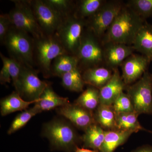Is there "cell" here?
<instances>
[{
  "mask_svg": "<svg viewBox=\"0 0 152 152\" xmlns=\"http://www.w3.org/2000/svg\"><path fill=\"white\" fill-rule=\"evenodd\" d=\"M12 26V24L8 14H1L0 15V42L2 45Z\"/></svg>",
  "mask_w": 152,
  "mask_h": 152,
  "instance_id": "33",
  "label": "cell"
},
{
  "mask_svg": "<svg viewBox=\"0 0 152 152\" xmlns=\"http://www.w3.org/2000/svg\"><path fill=\"white\" fill-rule=\"evenodd\" d=\"M41 113L40 111L35 105L32 108L22 112L13 121L8 130V134H11L21 129L26 125L33 117Z\"/></svg>",
  "mask_w": 152,
  "mask_h": 152,
  "instance_id": "28",
  "label": "cell"
},
{
  "mask_svg": "<svg viewBox=\"0 0 152 152\" xmlns=\"http://www.w3.org/2000/svg\"><path fill=\"white\" fill-rule=\"evenodd\" d=\"M150 61L143 55L133 54L121 65L122 77L125 84H132L140 79L147 71Z\"/></svg>",
  "mask_w": 152,
  "mask_h": 152,
  "instance_id": "13",
  "label": "cell"
},
{
  "mask_svg": "<svg viewBox=\"0 0 152 152\" xmlns=\"http://www.w3.org/2000/svg\"><path fill=\"white\" fill-rule=\"evenodd\" d=\"M3 45L5 46L10 58L23 65L34 66V39L23 31L11 27Z\"/></svg>",
  "mask_w": 152,
  "mask_h": 152,
  "instance_id": "3",
  "label": "cell"
},
{
  "mask_svg": "<svg viewBox=\"0 0 152 152\" xmlns=\"http://www.w3.org/2000/svg\"><path fill=\"white\" fill-rule=\"evenodd\" d=\"M112 106L116 115L134 111L129 97L124 92L115 100Z\"/></svg>",
  "mask_w": 152,
  "mask_h": 152,
  "instance_id": "32",
  "label": "cell"
},
{
  "mask_svg": "<svg viewBox=\"0 0 152 152\" xmlns=\"http://www.w3.org/2000/svg\"><path fill=\"white\" fill-rule=\"evenodd\" d=\"M134 133L130 131L114 130L105 131L103 143L99 152H114L120 146L124 145Z\"/></svg>",
  "mask_w": 152,
  "mask_h": 152,
  "instance_id": "20",
  "label": "cell"
},
{
  "mask_svg": "<svg viewBox=\"0 0 152 152\" xmlns=\"http://www.w3.org/2000/svg\"><path fill=\"white\" fill-rule=\"evenodd\" d=\"M139 115L135 112L116 115L117 129L121 130L130 131L137 133L143 131L152 134V132L144 128L139 122Z\"/></svg>",
  "mask_w": 152,
  "mask_h": 152,
  "instance_id": "24",
  "label": "cell"
},
{
  "mask_svg": "<svg viewBox=\"0 0 152 152\" xmlns=\"http://www.w3.org/2000/svg\"><path fill=\"white\" fill-rule=\"evenodd\" d=\"M74 103L94 113L99 105V90L89 86L75 101Z\"/></svg>",
  "mask_w": 152,
  "mask_h": 152,
  "instance_id": "25",
  "label": "cell"
},
{
  "mask_svg": "<svg viewBox=\"0 0 152 152\" xmlns=\"http://www.w3.org/2000/svg\"><path fill=\"white\" fill-rule=\"evenodd\" d=\"M96 124L104 131L116 130V114L112 105L100 104L94 112Z\"/></svg>",
  "mask_w": 152,
  "mask_h": 152,
  "instance_id": "22",
  "label": "cell"
},
{
  "mask_svg": "<svg viewBox=\"0 0 152 152\" xmlns=\"http://www.w3.org/2000/svg\"><path fill=\"white\" fill-rule=\"evenodd\" d=\"M104 137L105 131L100 126L96 124L91 125L81 136L83 148L99 151Z\"/></svg>",
  "mask_w": 152,
  "mask_h": 152,
  "instance_id": "21",
  "label": "cell"
},
{
  "mask_svg": "<svg viewBox=\"0 0 152 152\" xmlns=\"http://www.w3.org/2000/svg\"><path fill=\"white\" fill-rule=\"evenodd\" d=\"M64 18L74 15L76 2L71 0H43Z\"/></svg>",
  "mask_w": 152,
  "mask_h": 152,
  "instance_id": "29",
  "label": "cell"
},
{
  "mask_svg": "<svg viewBox=\"0 0 152 152\" xmlns=\"http://www.w3.org/2000/svg\"><path fill=\"white\" fill-rule=\"evenodd\" d=\"M39 71L22 65L18 94L28 101L37 100L49 84L38 77Z\"/></svg>",
  "mask_w": 152,
  "mask_h": 152,
  "instance_id": "11",
  "label": "cell"
},
{
  "mask_svg": "<svg viewBox=\"0 0 152 152\" xmlns=\"http://www.w3.org/2000/svg\"><path fill=\"white\" fill-rule=\"evenodd\" d=\"M126 5L144 20L152 16V0H130Z\"/></svg>",
  "mask_w": 152,
  "mask_h": 152,
  "instance_id": "30",
  "label": "cell"
},
{
  "mask_svg": "<svg viewBox=\"0 0 152 152\" xmlns=\"http://www.w3.org/2000/svg\"><path fill=\"white\" fill-rule=\"evenodd\" d=\"M12 2L15 6L8 15L13 26L28 33L34 39L45 36L28 0H13Z\"/></svg>",
  "mask_w": 152,
  "mask_h": 152,
  "instance_id": "6",
  "label": "cell"
},
{
  "mask_svg": "<svg viewBox=\"0 0 152 152\" xmlns=\"http://www.w3.org/2000/svg\"><path fill=\"white\" fill-rule=\"evenodd\" d=\"M113 73L110 68L99 66L85 70L82 75L86 84L99 90L111 78Z\"/></svg>",
  "mask_w": 152,
  "mask_h": 152,
  "instance_id": "17",
  "label": "cell"
},
{
  "mask_svg": "<svg viewBox=\"0 0 152 152\" xmlns=\"http://www.w3.org/2000/svg\"><path fill=\"white\" fill-rule=\"evenodd\" d=\"M86 27V20L74 15L64 19L55 34L69 54L77 55Z\"/></svg>",
  "mask_w": 152,
  "mask_h": 152,
  "instance_id": "7",
  "label": "cell"
},
{
  "mask_svg": "<svg viewBox=\"0 0 152 152\" xmlns=\"http://www.w3.org/2000/svg\"><path fill=\"white\" fill-rule=\"evenodd\" d=\"M131 152H152V146L144 145L137 148Z\"/></svg>",
  "mask_w": 152,
  "mask_h": 152,
  "instance_id": "35",
  "label": "cell"
},
{
  "mask_svg": "<svg viewBox=\"0 0 152 152\" xmlns=\"http://www.w3.org/2000/svg\"><path fill=\"white\" fill-rule=\"evenodd\" d=\"M124 6L121 1H105L96 14L86 20V27L102 41Z\"/></svg>",
  "mask_w": 152,
  "mask_h": 152,
  "instance_id": "9",
  "label": "cell"
},
{
  "mask_svg": "<svg viewBox=\"0 0 152 152\" xmlns=\"http://www.w3.org/2000/svg\"><path fill=\"white\" fill-rule=\"evenodd\" d=\"M79 61L75 56L65 54L61 55L52 63L51 76L61 77L64 74L78 67Z\"/></svg>",
  "mask_w": 152,
  "mask_h": 152,
  "instance_id": "23",
  "label": "cell"
},
{
  "mask_svg": "<svg viewBox=\"0 0 152 152\" xmlns=\"http://www.w3.org/2000/svg\"><path fill=\"white\" fill-rule=\"evenodd\" d=\"M68 54L56 34L45 35L34 39V61L44 77L51 76L52 62L61 55Z\"/></svg>",
  "mask_w": 152,
  "mask_h": 152,
  "instance_id": "4",
  "label": "cell"
},
{
  "mask_svg": "<svg viewBox=\"0 0 152 152\" xmlns=\"http://www.w3.org/2000/svg\"><path fill=\"white\" fill-rule=\"evenodd\" d=\"M75 152H99L97 150L90 149L85 148H80L79 147H77Z\"/></svg>",
  "mask_w": 152,
  "mask_h": 152,
  "instance_id": "36",
  "label": "cell"
},
{
  "mask_svg": "<svg viewBox=\"0 0 152 152\" xmlns=\"http://www.w3.org/2000/svg\"><path fill=\"white\" fill-rule=\"evenodd\" d=\"M76 56L79 61L78 68L82 71L89 68L99 66L104 62L103 45L86 27Z\"/></svg>",
  "mask_w": 152,
  "mask_h": 152,
  "instance_id": "5",
  "label": "cell"
},
{
  "mask_svg": "<svg viewBox=\"0 0 152 152\" xmlns=\"http://www.w3.org/2000/svg\"><path fill=\"white\" fill-rule=\"evenodd\" d=\"M69 103L68 98L58 96L49 85L44 90L39 100L35 103L34 105L42 113L43 111L51 110L56 108H58Z\"/></svg>",
  "mask_w": 152,
  "mask_h": 152,
  "instance_id": "19",
  "label": "cell"
},
{
  "mask_svg": "<svg viewBox=\"0 0 152 152\" xmlns=\"http://www.w3.org/2000/svg\"><path fill=\"white\" fill-rule=\"evenodd\" d=\"M57 113L69 120L74 126L84 132L91 125L96 124L94 113L81 106L70 103L56 109Z\"/></svg>",
  "mask_w": 152,
  "mask_h": 152,
  "instance_id": "12",
  "label": "cell"
},
{
  "mask_svg": "<svg viewBox=\"0 0 152 152\" xmlns=\"http://www.w3.org/2000/svg\"><path fill=\"white\" fill-rule=\"evenodd\" d=\"M126 90L138 114H152V77L147 71L140 79L127 86Z\"/></svg>",
  "mask_w": 152,
  "mask_h": 152,
  "instance_id": "8",
  "label": "cell"
},
{
  "mask_svg": "<svg viewBox=\"0 0 152 152\" xmlns=\"http://www.w3.org/2000/svg\"><path fill=\"white\" fill-rule=\"evenodd\" d=\"M39 100L26 101L16 91L13 92L1 101V113L3 116L14 112L26 110L32 104L36 103Z\"/></svg>",
  "mask_w": 152,
  "mask_h": 152,
  "instance_id": "18",
  "label": "cell"
},
{
  "mask_svg": "<svg viewBox=\"0 0 152 152\" xmlns=\"http://www.w3.org/2000/svg\"><path fill=\"white\" fill-rule=\"evenodd\" d=\"M82 72L78 67L63 75L61 78L63 87L71 91H83L86 84L83 79Z\"/></svg>",
  "mask_w": 152,
  "mask_h": 152,
  "instance_id": "27",
  "label": "cell"
},
{
  "mask_svg": "<svg viewBox=\"0 0 152 152\" xmlns=\"http://www.w3.org/2000/svg\"><path fill=\"white\" fill-rule=\"evenodd\" d=\"M126 86L118 69L114 70L111 78L99 90L100 104L112 105L117 97L126 90Z\"/></svg>",
  "mask_w": 152,
  "mask_h": 152,
  "instance_id": "15",
  "label": "cell"
},
{
  "mask_svg": "<svg viewBox=\"0 0 152 152\" xmlns=\"http://www.w3.org/2000/svg\"><path fill=\"white\" fill-rule=\"evenodd\" d=\"M1 59L2 61L3 67L0 72V82L1 84H6L7 83H10L12 79L7 63L4 60Z\"/></svg>",
  "mask_w": 152,
  "mask_h": 152,
  "instance_id": "34",
  "label": "cell"
},
{
  "mask_svg": "<svg viewBox=\"0 0 152 152\" xmlns=\"http://www.w3.org/2000/svg\"><path fill=\"white\" fill-rule=\"evenodd\" d=\"M29 1L44 34H55L65 18L46 4L43 0H29Z\"/></svg>",
  "mask_w": 152,
  "mask_h": 152,
  "instance_id": "10",
  "label": "cell"
},
{
  "mask_svg": "<svg viewBox=\"0 0 152 152\" xmlns=\"http://www.w3.org/2000/svg\"><path fill=\"white\" fill-rule=\"evenodd\" d=\"M105 1L81 0L76 2L74 15L78 18L87 20L96 14Z\"/></svg>",
  "mask_w": 152,
  "mask_h": 152,
  "instance_id": "26",
  "label": "cell"
},
{
  "mask_svg": "<svg viewBox=\"0 0 152 152\" xmlns=\"http://www.w3.org/2000/svg\"><path fill=\"white\" fill-rule=\"evenodd\" d=\"M151 76H152V74H151Z\"/></svg>",
  "mask_w": 152,
  "mask_h": 152,
  "instance_id": "37",
  "label": "cell"
},
{
  "mask_svg": "<svg viewBox=\"0 0 152 152\" xmlns=\"http://www.w3.org/2000/svg\"><path fill=\"white\" fill-rule=\"evenodd\" d=\"M132 46L135 50L152 61V25L145 22L137 34Z\"/></svg>",
  "mask_w": 152,
  "mask_h": 152,
  "instance_id": "16",
  "label": "cell"
},
{
  "mask_svg": "<svg viewBox=\"0 0 152 152\" xmlns=\"http://www.w3.org/2000/svg\"><path fill=\"white\" fill-rule=\"evenodd\" d=\"M0 56L1 58L4 60L7 63L10 75L15 88V91L18 92L22 64L14 59L5 56L1 53Z\"/></svg>",
  "mask_w": 152,
  "mask_h": 152,
  "instance_id": "31",
  "label": "cell"
},
{
  "mask_svg": "<svg viewBox=\"0 0 152 152\" xmlns=\"http://www.w3.org/2000/svg\"><path fill=\"white\" fill-rule=\"evenodd\" d=\"M144 20L127 5H124L102 39V44L116 43L132 46Z\"/></svg>",
  "mask_w": 152,
  "mask_h": 152,
  "instance_id": "1",
  "label": "cell"
},
{
  "mask_svg": "<svg viewBox=\"0 0 152 152\" xmlns=\"http://www.w3.org/2000/svg\"><path fill=\"white\" fill-rule=\"evenodd\" d=\"M74 126L65 120L55 119L44 125L42 135L49 140L52 150L75 152L82 142Z\"/></svg>",
  "mask_w": 152,
  "mask_h": 152,
  "instance_id": "2",
  "label": "cell"
},
{
  "mask_svg": "<svg viewBox=\"0 0 152 152\" xmlns=\"http://www.w3.org/2000/svg\"><path fill=\"white\" fill-rule=\"evenodd\" d=\"M104 61L107 67L114 70L121 66L127 58L134 54L132 46L116 43L103 44Z\"/></svg>",
  "mask_w": 152,
  "mask_h": 152,
  "instance_id": "14",
  "label": "cell"
}]
</instances>
